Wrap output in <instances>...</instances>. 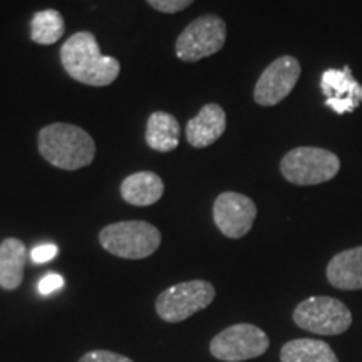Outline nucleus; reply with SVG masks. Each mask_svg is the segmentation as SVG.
<instances>
[{"instance_id":"5","label":"nucleus","mask_w":362,"mask_h":362,"mask_svg":"<svg viewBox=\"0 0 362 362\" xmlns=\"http://www.w3.org/2000/svg\"><path fill=\"white\" fill-rule=\"evenodd\" d=\"M293 322L319 336H339L351 327L352 314L339 298L317 296L305 298L296 307Z\"/></svg>"},{"instance_id":"16","label":"nucleus","mask_w":362,"mask_h":362,"mask_svg":"<svg viewBox=\"0 0 362 362\" xmlns=\"http://www.w3.org/2000/svg\"><path fill=\"white\" fill-rule=\"evenodd\" d=\"M180 123L165 111H155L146 123V144L160 153H170L180 144Z\"/></svg>"},{"instance_id":"21","label":"nucleus","mask_w":362,"mask_h":362,"mask_svg":"<svg viewBox=\"0 0 362 362\" xmlns=\"http://www.w3.org/2000/svg\"><path fill=\"white\" fill-rule=\"evenodd\" d=\"M56 255L57 247L54 243H42V245L34 247L33 252H30V259H33L34 264H45V262L52 260Z\"/></svg>"},{"instance_id":"12","label":"nucleus","mask_w":362,"mask_h":362,"mask_svg":"<svg viewBox=\"0 0 362 362\" xmlns=\"http://www.w3.org/2000/svg\"><path fill=\"white\" fill-rule=\"evenodd\" d=\"M226 129V115L220 104L208 103L197 116L188 121L187 134L188 143L193 148L202 149L218 141Z\"/></svg>"},{"instance_id":"18","label":"nucleus","mask_w":362,"mask_h":362,"mask_svg":"<svg viewBox=\"0 0 362 362\" xmlns=\"http://www.w3.org/2000/svg\"><path fill=\"white\" fill-rule=\"evenodd\" d=\"M64 29L66 25L61 12L54 11V8H45V11L35 12V16L33 17L30 39L40 45L56 44L64 35Z\"/></svg>"},{"instance_id":"4","label":"nucleus","mask_w":362,"mask_h":362,"mask_svg":"<svg viewBox=\"0 0 362 362\" xmlns=\"http://www.w3.org/2000/svg\"><path fill=\"white\" fill-rule=\"evenodd\" d=\"M104 250L121 259L141 260L161 245V233L148 221H117L104 226L99 233Z\"/></svg>"},{"instance_id":"7","label":"nucleus","mask_w":362,"mask_h":362,"mask_svg":"<svg viewBox=\"0 0 362 362\" xmlns=\"http://www.w3.org/2000/svg\"><path fill=\"white\" fill-rule=\"evenodd\" d=\"M226 42V24L214 13L189 22L176 40V56L183 62H198L220 52Z\"/></svg>"},{"instance_id":"17","label":"nucleus","mask_w":362,"mask_h":362,"mask_svg":"<svg viewBox=\"0 0 362 362\" xmlns=\"http://www.w3.org/2000/svg\"><path fill=\"white\" fill-rule=\"evenodd\" d=\"M282 362H339L336 352L319 339H293L280 351Z\"/></svg>"},{"instance_id":"10","label":"nucleus","mask_w":362,"mask_h":362,"mask_svg":"<svg viewBox=\"0 0 362 362\" xmlns=\"http://www.w3.org/2000/svg\"><path fill=\"white\" fill-rule=\"evenodd\" d=\"M257 218V206L253 200L237 192L218 194L214 205L215 225L225 237L242 238L250 232Z\"/></svg>"},{"instance_id":"2","label":"nucleus","mask_w":362,"mask_h":362,"mask_svg":"<svg viewBox=\"0 0 362 362\" xmlns=\"http://www.w3.org/2000/svg\"><path fill=\"white\" fill-rule=\"evenodd\" d=\"M39 153L59 170L76 171L89 166L96 156V144L88 131L76 124L54 123L40 129Z\"/></svg>"},{"instance_id":"6","label":"nucleus","mask_w":362,"mask_h":362,"mask_svg":"<svg viewBox=\"0 0 362 362\" xmlns=\"http://www.w3.org/2000/svg\"><path fill=\"white\" fill-rule=\"evenodd\" d=\"M215 296V287L206 280L181 282L160 293L156 298V312L166 322H183L197 312L206 309Z\"/></svg>"},{"instance_id":"8","label":"nucleus","mask_w":362,"mask_h":362,"mask_svg":"<svg viewBox=\"0 0 362 362\" xmlns=\"http://www.w3.org/2000/svg\"><path fill=\"white\" fill-rule=\"evenodd\" d=\"M270 341L253 324H235L216 334L210 344L211 356L225 362H242L265 354Z\"/></svg>"},{"instance_id":"3","label":"nucleus","mask_w":362,"mask_h":362,"mask_svg":"<svg viewBox=\"0 0 362 362\" xmlns=\"http://www.w3.org/2000/svg\"><path fill=\"white\" fill-rule=\"evenodd\" d=\"M341 170L336 153L324 148L298 146L280 161V173L288 183L297 187H314L334 180Z\"/></svg>"},{"instance_id":"19","label":"nucleus","mask_w":362,"mask_h":362,"mask_svg":"<svg viewBox=\"0 0 362 362\" xmlns=\"http://www.w3.org/2000/svg\"><path fill=\"white\" fill-rule=\"evenodd\" d=\"M148 4L158 12L176 13L192 6L193 0H148Z\"/></svg>"},{"instance_id":"20","label":"nucleus","mask_w":362,"mask_h":362,"mask_svg":"<svg viewBox=\"0 0 362 362\" xmlns=\"http://www.w3.org/2000/svg\"><path fill=\"white\" fill-rule=\"evenodd\" d=\"M79 362H133V361L126 356L116 354V352L98 349V351H90L88 354H84L81 357Z\"/></svg>"},{"instance_id":"1","label":"nucleus","mask_w":362,"mask_h":362,"mask_svg":"<svg viewBox=\"0 0 362 362\" xmlns=\"http://www.w3.org/2000/svg\"><path fill=\"white\" fill-rule=\"evenodd\" d=\"M62 67L78 83L103 88L115 83L121 66L115 57L99 51L98 39L90 33H76L61 47Z\"/></svg>"},{"instance_id":"13","label":"nucleus","mask_w":362,"mask_h":362,"mask_svg":"<svg viewBox=\"0 0 362 362\" xmlns=\"http://www.w3.org/2000/svg\"><path fill=\"white\" fill-rule=\"evenodd\" d=\"M325 275L339 291H362V247L337 253L329 262Z\"/></svg>"},{"instance_id":"11","label":"nucleus","mask_w":362,"mask_h":362,"mask_svg":"<svg viewBox=\"0 0 362 362\" xmlns=\"http://www.w3.org/2000/svg\"><path fill=\"white\" fill-rule=\"evenodd\" d=\"M320 89L325 98V106L336 115L356 111L362 103V86L354 79L349 66L324 71Z\"/></svg>"},{"instance_id":"9","label":"nucleus","mask_w":362,"mask_h":362,"mask_svg":"<svg viewBox=\"0 0 362 362\" xmlns=\"http://www.w3.org/2000/svg\"><path fill=\"white\" fill-rule=\"evenodd\" d=\"M300 72V62L296 57L282 56L275 59L257 81L253 89L255 103L265 107L282 103L296 88Z\"/></svg>"},{"instance_id":"15","label":"nucleus","mask_w":362,"mask_h":362,"mask_svg":"<svg viewBox=\"0 0 362 362\" xmlns=\"http://www.w3.org/2000/svg\"><path fill=\"white\" fill-rule=\"evenodd\" d=\"M25 259V245L19 238H6L0 243V287L6 291L21 287Z\"/></svg>"},{"instance_id":"14","label":"nucleus","mask_w":362,"mask_h":362,"mask_svg":"<svg viewBox=\"0 0 362 362\" xmlns=\"http://www.w3.org/2000/svg\"><path fill=\"white\" fill-rule=\"evenodd\" d=\"M165 183L153 171H138L126 176L121 183V197L133 206H149L161 200Z\"/></svg>"},{"instance_id":"22","label":"nucleus","mask_w":362,"mask_h":362,"mask_svg":"<svg viewBox=\"0 0 362 362\" xmlns=\"http://www.w3.org/2000/svg\"><path fill=\"white\" fill-rule=\"evenodd\" d=\"M62 287H64V279H62L61 275H57V274L45 275V277L40 279V282L37 285L39 292L42 293V296H49V293L56 292Z\"/></svg>"}]
</instances>
